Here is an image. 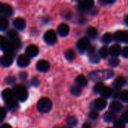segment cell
<instances>
[{"instance_id": "obj_1", "label": "cell", "mask_w": 128, "mask_h": 128, "mask_svg": "<svg viewBox=\"0 0 128 128\" xmlns=\"http://www.w3.org/2000/svg\"><path fill=\"white\" fill-rule=\"evenodd\" d=\"M2 98L6 104V106H8V108L9 110H15L16 109H17L18 105H17V102H16V98L14 94V90L10 89V88H6L2 92Z\"/></svg>"}, {"instance_id": "obj_2", "label": "cell", "mask_w": 128, "mask_h": 128, "mask_svg": "<svg viewBox=\"0 0 128 128\" xmlns=\"http://www.w3.org/2000/svg\"><path fill=\"white\" fill-rule=\"evenodd\" d=\"M114 73L112 70H105L103 71H94L89 74V78L92 81H95L98 80L102 79H110L112 77Z\"/></svg>"}, {"instance_id": "obj_3", "label": "cell", "mask_w": 128, "mask_h": 128, "mask_svg": "<svg viewBox=\"0 0 128 128\" xmlns=\"http://www.w3.org/2000/svg\"><path fill=\"white\" fill-rule=\"evenodd\" d=\"M52 103L47 98H41L38 102L37 104V109L41 113H46L50 112L52 109Z\"/></svg>"}, {"instance_id": "obj_4", "label": "cell", "mask_w": 128, "mask_h": 128, "mask_svg": "<svg viewBox=\"0 0 128 128\" xmlns=\"http://www.w3.org/2000/svg\"><path fill=\"white\" fill-rule=\"evenodd\" d=\"M14 92L16 98L18 100L23 102L27 100L28 96V91L23 86H22V85L16 86L14 88Z\"/></svg>"}, {"instance_id": "obj_5", "label": "cell", "mask_w": 128, "mask_h": 128, "mask_svg": "<svg viewBox=\"0 0 128 128\" xmlns=\"http://www.w3.org/2000/svg\"><path fill=\"white\" fill-rule=\"evenodd\" d=\"M0 41H1V47H2V50L4 52H6V53H10L11 52L14 51V46H13V44H12L11 40H7L3 37H1Z\"/></svg>"}, {"instance_id": "obj_6", "label": "cell", "mask_w": 128, "mask_h": 128, "mask_svg": "<svg viewBox=\"0 0 128 128\" xmlns=\"http://www.w3.org/2000/svg\"><path fill=\"white\" fill-rule=\"evenodd\" d=\"M91 44H90V41L87 38H82L80 40H79V41L77 42L76 46L78 50L80 52H84L85 51L88 50V48L90 47Z\"/></svg>"}, {"instance_id": "obj_7", "label": "cell", "mask_w": 128, "mask_h": 128, "mask_svg": "<svg viewBox=\"0 0 128 128\" xmlns=\"http://www.w3.org/2000/svg\"><path fill=\"white\" fill-rule=\"evenodd\" d=\"M44 38L45 42H46V44H50V45L54 44L56 42V40H57L56 34V32H55L53 30H52V29L48 30V31L44 34Z\"/></svg>"}, {"instance_id": "obj_8", "label": "cell", "mask_w": 128, "mask_h": 128, "mask_svg": "<svg viewBox=\"0 0 128 128\" xmlns=\"http://www.w3.org/2000/svg\"><path fill=\"white\" fill-rule=\"evenodd\" d=\"M0 13L2 14V16H9L13 14V8H11L10 5L4 3H1L0 4Z\"/></svg>"}, {"instance_id": "obj_9", "label": "cell", "mask_w": 128, "mask_h": 128, "mask_svg": "<svg viewBox=\"0 0 128 128\" xmlns=\"http://www.w3.org/2000/svg\"><path fill=\"white\" fill-rule=\"evenodd\" d=\"M114 38L117 41L128 43V31H118L114 34Z\"/></svg>"}, {"instance_id": "obj_10", "label": "cell", "mask_w": 128, "mask_h": 128, "mask_svg": "<svg viewBox=\"0 0 128 128\" xmlns=\"http://www.w3.org/2000/svg\"><path fill=\"white\" fill-rule=\"evenodd\" d=\"M94 4V0H82L79 4V8L82 11L88 10L93 7Z\"/></svg>"}, {"instance_id": "obj_11", "label": "cell", "mask_w": 128, "mask_h": 128, "mask_svg": "<svg viewBox=\"0 0 128 128\" xmlns=\"http://www.w3.org/2000/svg\"><path fill=\"white\" fill-rule=\"evenodd\" d=\"M30 64V58L27 55H20L17 58V65L20 68H26Z\"/></svg>"}, {"instance_id": "obj_12", "label": "cell", "mask_w": 128, "mask_h": 128, "mask_svg": "<svg viewBox=\"0 0 128 128\" xmlns=\"http://www.w3.org/2000/svg\"><path fill=\"white\" fill-rule=\"evenodd\" d=\"M14 61V57L10 53H6L1 58V64L3 67H9Z\"/></svg>"}, {"instance_id": "obj_13", "label": "cell", "mask_w": 128, "mask_h": 128, "mask_svg": "<svg viewBox=\"0 0 128 128\" xmlns=\"http://www.w3.org/2000/svg\"><path fill=\"white\" fill-rule=\"evenodd\" d=\"M50 63L46 60H39L37 63V70L40 72H46L50 69Z\"/></svg>"}, {"instance_id": "obj_14", "label": "cell", "mask_w": 128, "mask_h": 128, "mask_svg": "<svg viewBox=\"0 0 128 128\" xmlns=\"http://www.w3.org/2000/svg\"><path fill=\"white\" fill-rule=\"evenodd\" d=\"M38 47L35 45H29L26 49V55H27L28 57H34L38 56Z\"/></svg>"}, {"instance_id": "obj_15", "label": "cell", "mask_w": 128, "mask_h": 128, "mask_svg": "<svg viewBox=\"0 0 128 128\" xmlns=\"http://www.w3.org/2000/svg\"><path fill=\"white\" fill-rule=\"evenodd\" d=\"M94 107L96 110H102L106 108V105H107V101L106 100V98H98L95 101H94Z\"/></svg>"}, {"instance_id": "obj_16", "label": "cell", "mask_w": 128, "mask_h": 128, "mask_svg": "<svg viewBox=\"0 0 128 128\" xmlns=\"http://www.w3.org/2000/svg\"><path fill=\"white\" fill-rule=\"evenodd\" d=\"M14 27L18 29V30H22L26 28V20L23 18L21 17H17L14 20Z\"/></svg>"}, {"instance_id": "obj_17", "label": "cell", "mask_w": 128, "mask_h": 128, "mask_svg": "<svg viewBox=\"0 0 128 128\" xmlns=\"http://www.w3.org/2000/svg\"><path fill=\"white\" fill-rule=\"evenodd\" d=\"M122 47L119 44H114L110 48V54L112 57H116L122 54Z\"/></svg>"}, {"instance_id": "obj_18", "label": "cell", "mask_w": 128, "mask_h": 128, "mask_svg": "<svg viewBox=\"0 0 128 128\" xmlns=\"http://www.w3.org/2000/svg\"><path fill=\"white\" fill-rule=\"evenodd\" d=\"M69 31H70V28L68 25H67L66 23H62L58 27V32L62 37L68 35L69 33Z\"/></svg>"}, {"instance_id": "obj_19", "label": "cell", "mask_w": 128, "mask_h": 128, "mask_svg": "<svg viewBox=\"0 0 128 128\" xmlns=\"http://www.w3.org/2000/svg\"><path fill=\"white\" fill-rule=\"evenodd\" d=\"M110 109L112 112H119L122 110L123 105L118 101H114L111 103L110 106Z\"/></svg>"}, {"instance_id": "obj_20", "label": "cell", "mask_w": 128, "mask_h": 128, "mask_svg": "<svg viewBox=\"0 0 128 128\" xmlns=\"http://www.w3.org/2000/svg\"><path fill=\"white\" fill-rule=\"evenodd\" d=\"M126 84V79L122 76H118L115 81H114V86L116 88H120L122 87H123L124 85Z\"/></svg>"}, {"instance_id": "obj_21", "label": "cell", "mask_w": 128, "mask_h": 128, "mask_svg": "<svg viewBox=\"0 0 128 128\" xmlns=\"http://www.w3.org/2000/svg\"><path fill=\"white\" fill-rule=\"evenodd\" d=\"M76 83L80 87H85L88 84V80L83 75H79L76 78Z\"/></svg>"}, {"instance_id": "obj_22", "label": "cell", "mask_w": 128, "mask_h": 128, "mask_svg": "<svg viewBox=\"0 0 128 128\" xmlns=\"http://www.w3.org/2000/svg\"><path fill=\"white\" fill-rule=\"evenodd\" d=\"M86 34L88 35V38L94 39V38H97V36L98 34V30H97L96 28H94V27H89V28H88V29L86 31Z\"/></svg>"}, {"instance_id": "obj_23", "label": "cell", "mask_w": 128, "mask_h": 128, "mask_svg": "<svg viewBox=\"0 0 128 128\" xmlns=\"http://www.w3.org/2000/svg\"><path fill=\"white\" fill-rule=\"evenodd\" d=\"M112 90L111 88L108 87V86H105L103 90L101 91V92L100 93L102 96V98H108L110 97H111L112 95Z\"/></svg>"}, {"instance_id": "obj_24", "label": "cell", "mask_w": 128, "mask_h": 128, "mask_svg": "<svg viewBox=\"0 0 128 128\" xmlns=\"http://www.w3.org/2000/svg\"><path fill=\"white\" fill-rule=\"evenodd\" d=\"M115 117H116V116H115L114 112H106L104 115V120L106 122L110 123V122H112L115 119Z\"/></svg>"}, {"instance_id": "obj_25", "label": "cell", "mask_w": 128, "mask_h": 128, "mask_svg": "<svg viewBox=\"0 0 128 128\" xmlns=\"http://www.w3.org/2000/svg\"><path fill=\"white\" fill-rule=\"evenodd\" d=\"M109 54H110V49H108L106 46H103L99 50V55L103 58H106Z\"/></svg>"}, {"instance_id": "obj_26", "label": "cell", "mask_w": 128, "mask_h": 128, "mask_svg": "<svg viewBox=\"0 0 128 128\" xmlns=\"http://www.w3.org/2000/svg\"><path fill=\"white\" fill-rule=\"evenodd\" d=\"M112 38H113L112 34L110 32H106L104 34L102 38V41L104 44H110L112 40Z\"/></svg>"}, {"instance_id": "obj_27", "label": "cell", "mask_w": 128, "mask_h": 128, "mask_svg": "<svg viewBox=\"0 0 128 128\" xmlns=\"http://www.w3.org/2000/svg\"><path fill=\"white\" fill-rule=\"evenodd\" d=\"M8 26V20L4 16H1L0 18V28L2 30H4Z\"/></svg>"}, {"instance_id": "obj_28", "label": "cell", "mask_w": 128, "mask_h": 128, "mask_svg": "<svg viewBox=\"0 0 128 128\" xmlns=\"http://www.w3.org/2000/svg\"><path fill=\"white\" fill-rule=\"evenodd\" d=\"M78 123V120L76 117L74 116H69L68 118H67V124L70 126V127H74V126H76Z\"/></svg>"}, {"instance_id": "obj_29", "label": "cell", "mask_w": 128, "mask_h": 128, "mask_svg": "<svg viewBox=\"0 0 128 128\" xmlns=\"http://www.w3.org/2000/svg\"><path fill=\"white\" fill-rule=\"evenodd\" d=\"M109 65L112 68H116L120 64V60L116 57H112L109 60Z\"/></svg>"}, {"instance_id": "obj_30", "label": "cell", "mask_w": 128, "mask_h": 128, "mask_svg": "<svg viewBox=\"0 0 128 128\" xmlns=\"http://www.w3.org/2000/svg\"><path fill=\"white\" fill-rule=\"evenodd\" d=\"M75 57H76V54H75V52H74V50H68L66 51V52H65V58L68 60L72 61V60H74L75 58Z\"/></svg>"}, {"instance_id": "obj_31", "label": "cell", "mask_w": 128, "mask_h": 128, "mask_svg": "<svg viewBox=\"0 0 128 128\" xmlns=\"http://www.w3.org/2000/svg\"><path fill=\"white\" fill-rule=\"evenodd\" d=\"M81 87L79 86L78 85L76 86H72L71 88H70V92L72 94L75 95V96H78L81 94Z\"/></svg>"}, {"instance_id": "obj_32", "label": "cell", "mask_w": 128, "mask_h": 128, "mask_svg": "<svg viewBox=\"0 0 128 128\" xmlns=\"http://www.w3.org/2000/svg\"><path fill=\"white\" fill-rule=\"evenodd\" d=\"M104 87H105V85L103 82H98L97 84L94 85L93 90L95 93H100Z\"/></svg>"}, {"instance_id": "obj_33", "label": "cell", "mask_w": 128, "mask_h": 128, "mask_svg": "<svg viewBox=\"0 0 128 128\" xmlns=\"http://www.w3.org/2000/svg\"><path fill=\"white\" fill-rule=\"evenodd\" d=\"M114 127L116 128H125V122L122 119H116L114 122Z\"/></svg>"}, {"instance_id": "obj_34", "label": "cell", "mask_w": 128, "mask_h": 128, "mask_svg": "<svg viewBox=\"0 0 128 128\" xmlns=\"http://www.w3.org/2000/svg\"><path fill=\"white\" fill-rule=\"evenodd\" d=\"M119 98L124 102H128V90H124L121 92Z\"/></svg>"}, {"instance_id": "obj_35", "label": "cell", "mask_w": 128, "mask_h": 128, "mask_svg": "<svg viewBox=\"0 0 128 128\" xmlns=\"http://www.w3.org/2000/svg\"><path fill=\"white\" fill-rule=\"evenodd\" d=\"M17 35H18L17 32L14 29H10L8 32V36L10 40H14V39L17 38Z\"/></svg>"}, {"instance_id": "obj_36", "label": "cell", "mask_w": 128, "mask_h": 128, "mask_svg": "<svg viewBox=\"0 0 128 128\" xmlns=\"http://www.w3.org/2000/svg\"><path fill=\"white\" fill-rule=\"evenodd\" d=\"M100 56H98V55L94 54V55L90 56V58H89V60H90V62H91L92 63L96 64V63H98V62H100Z\"/></svg>"}, {"instance_id": "obj_37", "label": "cell", "mask_w": 128, "mask_h": 128, "mask_svg": "<svg viewBox=\"0 0 128 128\" xmlns=\"http://www.w3.org/2000/svg\"><path fill=\"white\" fill-rule=\"evenodd\" d=\"M98 116H99L98 112L97 111H95V110H92V111L89 113V118H90L91 119H92V120L97 119V118H98Z\"/></svg>"}, {"instance_id": "obj_38", "label": "cell", "mask_w": 128, "mask_h": 128, "mask_svg": "<svg viewBox=\"0 0 128 128\" xmlns=\"http://www.w3.org/2000/svg\"><path fill=\"white\" fill-rule=\"evenodd\" d=\"M6 115H7V110L4 108V107H1V122H2L5 117H6Z\"/></svg>"}, {"instance_id": "obj_39", "label": "cell", "mask_w": 128, "mask_h": 128, "mask_svg": "<svg viewBox=\"0 0 128 128\" xmlns=\"http://www.w3.org/2000/svg\"><path fill=\"white\" fill-rule=\"evenodd\" d=\"M40 84V81L38 80V77H34L32 80H31V85L34 86V87H38Z\"/></svg>"}, {"instance_id": "obj_40", "label": "cell", "mask_w": 128, "mask_h": 128, "mask_svg": "<svg viewBox=\"0 0 128 128\" xmlns=\"http://www.w3.org/2000/svg\"><path fill=\"white\" fill-rule=\"evenodd\" d=\"M122 119L124 122L128 123V110H126V111H124V112L122 113Z\"/></svg>"}, {"instance_id": "obj_41", "label": "cell", "mask_w": 128, "mask_h": 128, "mask_svg": "<svg viewBox=\"0 0 128 128\" xmlns=\"http://www.w3.org/2000/svg\"><path fill=\"white\" fill-rule=\"evenodd\" d=\"M119 89H120V88H116L115 91L112 92V96H113V98H119V97H120L121 92H120V90H119Z\"/></svg>"}, {"instance_id": "obj_42", "label": "cell", "mask_w": 128, "mask_h": 128, "mask_svg": "<svg viewBox=\"0 0 128 128\" xmlns=\"http://www.w3.org/2000/svg\"><path fill=\"white\" fill-rule=\"evenodd\" d=\"M122 55L124 58H128V46H125L122 49Z\"/></svg>"}, {"instance_id": "obj_43", "label": "cell", "mask_w": 128, "mask_h": 128, "mask_svg": "<svg viewBox=\"0 0 128 128\" xmlns=\"http://www.w3.org/2000/svg\"><path fill=\"white\" fill-rule=\"evenodd\" d=\"M15 80H16V79H15V77H14V76H8V77H7V78L5 79V82H6L7 83H8V84H12V83H14V82H15Z\"/></svg>"}, {"instance_id": "obj_44", "label": "cell", "mask_w": 128, "mask_h": 128, "mask_svg": "<svg viewBox=\"0 0 128 128\" xmlns=\"http://www.w3.org/2000/svg\"><path fill=\"white\" fill-rule=\"evenodd\" d=\"M95 50H96V49H95V46H90V47L88 48V54L90 55V56H92V55H94V54H95Z\"/></svg>"}, {"instance_id": "obj_45", "label": "cell", "mask_w": 128, "mask_h": 128, "mask_svg": "<svg viewBox=\"0 0 128 128\" xmlns=\"http://www.w3.org/2000/svg\"><path fill=\"white\" fill-rule=\"evenodd\" d=\"M27 76H28V74H27L26 72H21V73L20 74V78L22 80H25L27 78Z\"/></svg>"}, {"instance_id": "obj_46", "label": "cell", "mask_w": 128, "mask_h": 128, "mask_svg": "<svg viewBox=\"0 0 128 128\" xmlns=\"http://www.w3.org/2000/svg\"><path fill=\"white\" fill-rule=\"evenodd\" d=\"M101 1H103L104 2L107 3V4H111V3H113L116 2V0H101Z\"/></svg>"}, {"instance_id": "obj_47", "label": "cell", "mask_w": 128, "mask_h": 128, "mask_svg": "<svg viewBox=\"0 0 128 128\" xmlns=\"http://www.w3.org/2000/svg\"><path fill=\"white\" fill-rule=\"evenodd\" d=\"M82 128H92V126H91L89 124L86 123V124H84L82 125Z\"/></svg>"}, {"instance_id": "obj_48", "label": "cell", "mask_w": 128, "mask_h": 128, "mask_svg": "<svg viewBox=\"0 0 128 128\" xmlns=\"http://www.w3.org/2000/svg\"><path fill=\"white\" fill-rule=\"evenodd\" d=\"M1 128H11L10 125L8 124H4L3 125H2Z\"/></svg>"}, {"instance_id": "obj_49", "label": "cell", "mask_w": 128, "mask_h": 128, "mask_svg": "<svg viewBox=\"0 0 128 128\" xmlns=\"http://www.w3.org/2000/svg\"><path fill=\"white\" fill-rule=\"evenodd\" d=\"M124 23H125L126 26H128V15H127V16L124 17Z\"/></svg>"}, {"instance_id": "obj_50", "label": "cell", "mask_w": 128, "mask_h": 128, "mask_svg": "<svg viewBox=\"0 0 128 128\" xmlns=\"http://www.w3.org/2000/svg\"><path fill=\"white\" fill-rule=\"evenodd\" d=\"M71 128V127L70 126H69V127H64V128Z\"/></svg>"}, {"instance_id": "obj_51", "label": "cell", "mask_w": 128, "mask_h": 128, "mask_svg": "<svg viewBox=\"0 0 128 128\" xmlns=\"http://www.w3.org/2000/svg\"></svg>"}]
</instances>
